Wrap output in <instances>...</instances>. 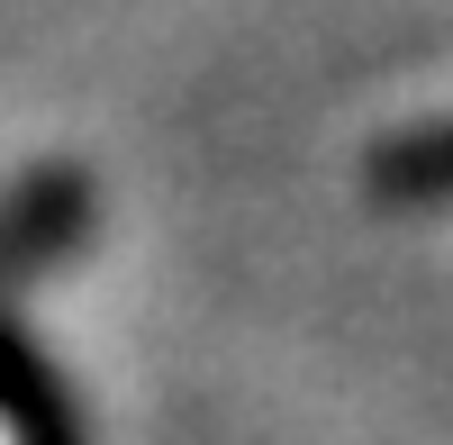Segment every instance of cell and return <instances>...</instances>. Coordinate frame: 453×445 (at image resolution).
<instances>
[{
	"label": "cell",
	"mask_w": 453,
	"mask_h": 445,
	"mask_svg": "<svg viewBox=\"0 0 453 445\" xmlns=\"http://www.w3.org/2000/svg\"><path fill=\"white\" fill-rule=\"evenodd\" d=\"M82 218H91V182L82 173H36L27 191L0 209V282L27 273V264H46V254H64L73 237H82Z\"/></svg>",
	"instance_id": "1"
},
{
	"label": "cell",
	"mask_w": 453,
	"mask_h": 445,
	"mask_svg": "<svg viewBox=\"0 0 453 445\" xmlns=\"http://www.w3.org/2000/svg\"><path fill=\"white\" fill-rule=\"evenodd\" d=\"M372 191L381 200H453V128H418L372 155Z\"/></svg>",
	"instance_id": "2"
}]
</instances>
